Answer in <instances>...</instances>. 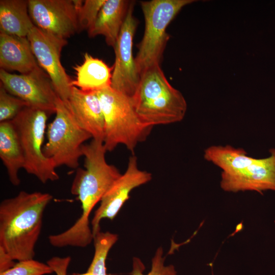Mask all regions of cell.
<instances>
[{
  "label": "cell",
  "instance_id": "6da1fadb",
  "mask_svg": "<svg viewBox=\"0 0 275 275\" xmlns=\"http://www.w3.org/2000/svg\"><path fill=\"white\" fill-rule=\"evenodd\" d=\"M52 199L41 192L20 191L0 204V247L14 260L34 259L44 210Z\"/></svg>",
  "mask_w": 275,
  "mask_h": 275
},
{
  "label": "cell",
  "instance_id": "7a4b0ae2",
  "mask_svg": "<svg viewBox=\"0 0 275 275\" xmlns=\"http://www.w3.org/2000/svg\"><path fill=\"white\" fill-rule=\"evenodd\" d=\"M131 98L141 120L153 127L180 122L187 111L185 99L170 84L160 65L150 67L141 74Z\"/></svg>",
  "mask_w": 275,
  "mask_h": 275
},
{
  "label": "cell",
  "instance_id": "3957f363",
  "mask_svg": "<svg viewBox=\"0 0 275 275\" xmlns=\"http://www.w3.org/2000/svg\"><path fill=\"white\" fill-rule=\"evenodd\" d=\"M104 119L103 145L112 151L119 144L134 153L145 141L153 126L144 123L133 106L131 98L111 87L97 91Z\"/></svg>",
  "mask_w": 275,
  "mask_h": 275
},
{
  "label": "cell",
  "instance_id": "277c9868",
  "mask_svg": "<svg viewBox=\"0 0 275 275\" xmlns=\"http://www.w3.org/2000/svg\"><path fill=\"white\" fill-rule=\"evenodd\" d=\"M194 0H152L141 2L145 19V30L137 45L135 57L140 74L150 67L160 65L170 35L168 25L185 6Z\"/></svg>",
  "mask_w": 275,
  "mask_h": 275
},
{
  "label": "cell",
  "instance_id": "5b68a950",
  "mask_svg": "<svg viewBox=\"0 0 275 275\" xmlns=\"http://www.w3.org/2000/svg\"><path fill=\"white\" fill-rule=\"evenodd\" d=\"M106 151L102 141L92 140L82 146L85 169L78 168L71 186V193L77 196L82 212L90 214L95 206L122 175L105 159Z\"/></svg>",
  "mask_w": 275,
  "mask_h": 275
},
{
  "label": "cell",
  "instance_id": "8992f818",
  "mask_svg": "<svg viewBox=\"0 0 275 275\" xmlns=\"http://www.w3.org/2000/svg\"><path fill=\"white\" fill-rule=\"evenodd\" d=\"M55 114L54 119L47 126V142L43 147V155L51 159L56 168L65 166L76 169L79 158L83 156L84 143L92 137L78 125L58 95Z\"/></svg>",
  "mask_w": 275,
  "mask_h": 275
},
{
  "label": "cell",
  "instance_id": "52a82bcc",
  "mask_svg": "<svg viewBox=\"0 0 275 275\" xmlns=\"http://www.w3.org/2000/svg\"><path fill=\"white\" fill-rule=\"evenodd\" d=\"M48 114L42 109L27 106L12 120L24 154L23 169L43 183L59 179L53 162L43 153Z\"/></svg>",
  "mask_w": 275,
  "mask_h": 275
},
{
  "label": "cell",
  "instance_id": "ba28073f",
  "mask_svg": "<svg viewBox=\"0 0 275 275\" xmlns=\"http://www.w3.org/2000/svg\"><path fill=\"white\" fill-rule=\"evenodd\" d=\"M27 38L40 67L49 76L57 94L66 102L73 87L72 80L66 73L60 60L61 51L67 44V40L35 25Z\"/></svg>",
  "mask_w": 275,
  "mask_h": 275
},
{
  "label": "cell",
  "instance_id": "9c48e42d",
  "mask_svg": "<svg viewBox=\"0 0 275 275\" xmlns=\"http://www.w3.org/2000/svg\"><path fill=\"white\" fill-rule=\"evenodd\" d=\"M1 84L11 94L29 106L55 113L58 96L45 72L38 66L30 73L16 74L0 69Z\"/></svg>",
  "mask_w": 275,
  "mask_h": 275
},
{
  "label": "cell",
  "instance_id": "30bf717a",
  "mask_svg": "<svg viewBox=\"0 0 275 275\" xmlns=\"http://www.w3.org/2000/svg\"><path fill=\"white\" fill-rule=\"evenodd\" d=\"M133 2L130 3L127 15L115 47L111 87L130 97L139 84L140 74L133 56V41L138 21L133 15Z\"/></svg>",
  "mask_w": 275,
  "mask_h": 275
},
{
  "label": "cell",
  "instance_id": "8fae6325",
  "mask_svg": "<svg viewBox=\"0 0 275 275\" xmlns=\"http://www.w3.org/2000/svg\"><path fill=\"white\" fill-rule=\"evenodd\" d=\"M82 1L28 0L34 25L66 39L78 31V8Z\"/></svg>",
  "mask_w": 275,
  "mask_h": 275
},
{
  "label": "cell",
  "instance_id": "7c38bea8",
  "mask_svg": "<svg viewBox=\"0 0 275 275\" xmlns=\"http://www.w3.org/2000/svg\"><path fill=\"white\" fill-rule=\"evenodd\" d=\"M151 174L140 170L138 159L132 155L129 158L126 170L104 195L91 221L93 236L100 231V222L103 218L113 220L135 188L151 180Z\"/></svg>",
  "mask_w": 275,
  "mask_h": 275
},
{
  "label": "cell",
  "instance_id": "4fadbf2b",
  "mask_svg": "<svg viewBox=\"0 0 275 275\" xmlns=\"http://www.w3.org/2000/svg\"><path fill=\"white\" fill-rule=\"evenodd\" d=\"M270 155L257 158L246 168L233 174H221V187L225 191H275V148L269 150Z\"/></svg>",
  "mask_w": 275,
  "mask_h": 275
},
{
  "label": "cell",
  "instance_id": "5bb4252c",
  "mask_svg": "<svg viewBox=\"0 0 275 275\" xmlns=\"http://www.w3.org/2000/svg\"><path fill=\"white\" fill-rule=\"evenodd\" d=\"M65 103L78 125L93 140L103 143L104 119L97 91H82L73 86Z\"/></svg>",
  "mask_w": 275,
  "mask_h": 275
},
{
  "label": "cell",
  "instance_id": "9a60e30c",
  "mask_svg": "<svg viewBox=\"0 0 275 275\" xmlns=\"http://www.w3.org/2000/svg\"><path fill=\"white\" fill-rule=\"evenodd\" d=\"M38 66L27 37L0 33L1 69L26 74Z\"/></svg>",
  "mask_w": 275,
  "mask_h": 275
},
{
  "label": "cell",
  "instance_id": "2e32d148",
  "mask_svg": "<svg viewBox=\"0 0 275 275\" xmlns=\"http://www.w3.org/2000/svg\"><path fill=\"white\" fill-rule=\"evenodd\" d=\"M130 3L125 0H106L88 30L89 37L103 35L107 44L114 48Z\"/></svg>",
  "mask_w": 275,
  "mask_h": 275
},
{
  "label": "cell",
  "instance_id": "e0dca14e",
  "mask_svg": "<svg viewBox=\"0 0 275 275\" xmlns=\"http://www.w3.org/2000/svg\"><path fill=\"white\" fill-rule=\"evenodd\" d=\"M0 158L7 169L9 179L14 186L20 183V169L25 159L19 138L12 120L0 122Z\"/></svg>",
  "mask_w": 275,
  "mask_h": 275
},
{
  "label": "cell",
  "instance_id": "ac0fdd59",
  "mask_svg": "<svg viewBox=\"0 0 275 275\" xmlns=\"http://www.w3.org/2000/svg\"><path fill=\"white\" fill-rule=\"evenodd\" d=\"M76 77L72 85L82 91H98L111 87L113 66L109 67L102 60L88 53L82 64L73 67Z\"/></svg>",
  "mask_w": 275,
  "mask_h": 275
},
{
  "label": "cell",
  "instance_id": "d6986e66",
  "mask_svg": "<svg viewBox=\"0 0 275 275\" xmlns=\"http://www.w3.org/2000/svg\"><path fill=\"white\" fill-rule=\"evenodd\" d=\"M34 26L29 13L28 1H0V33L27 37Z\"/></svg>",
  "mask_w": 275,
  "mask_h": 275
},
{
  "label": "cell",
  "instance_id": "ffe728a7",
  "mask_svg": "<svg viewBox=\"0 0 275 275\" xmlns=\"http://www.w3.org/2000/svg\"><path fill=\"white\" fill-rule=\"evenodd\" d=\"M204 159L222 170V173L238 172L252 164L257 158L248 155L244 149L230 145L211 146L204 150Z\"/></svg>",
  "mask_w": 275,
  "mask_h": 275
},
{
  "label": "cell",
  "instance_id": "44dd1931",
  "mask_svg": "<svg viewBox=\"0 0 275 275\" xmlns=\"http://www.w3.org/2000/svg\"><path fill=\"white\" fill-rule=\"evenodd\" d=\"M118 240V235L109 232H99L94 237L95 252L87 270L76 275H107L106 260L108 252Z\"/></svg>",
  "mask_w": 275,
  "mask_h": 275
},
{
  "label": "cell",
  "instance_id": "7402d4cb",
  "mask_svg": "<svg viewBox=\"0 0 275 275\" xmlns=\"http://www.w3.org/2000/svg\"><path fill=\"white\" fill-rule=\"evenodd\" d=\"M166 257L163 256L162 248H159L152 260L151 270L146 274L143 273L145 267L142 261L136 257L133 259L132 269L130 275H176L173 265H165Z\"/></svg>",
  "mask_w": 275,
  "mask_h": 275
},
{
  "label": "cell",
  "instance_id": "603a6c76",
  "mask_svg": "<svg viewBox=\"0 0 275 275\" xmlns=\"http://www.w3.org/2000/svg\"><path fill=\"white\" fill-rule=\"evenodd\" d=\"M27 106L24 101L9 93L1 84L0 122L13 120Z\"/></svg>",
  "mask_w": 275,
  "mask_h": 275
},
{
  "label": "cell",
  "instance_id": "cb8c5ba5",
  "mask_svg": "<svg viewBox=\"0 0 275 275\" xmlns=\"http://www.w3.org/2000/svg\"><path fill=\"white\" fill-rule=\"evenodd\" d=\"M106 0H86L78 8V31L88 30L93 24Z\"/></svg>",
  "mask_w": 275,
  "mask_h": 275
},
{
  "label": "cell",
  "instance_id": "d4e9b609",
  "mask_svg": "<svg viewBox=\"0 0 275 275\" xmlns=\"http://www.w3.org/2000/svg\"><path fill=\"white\" fill-rule=\"evenodd\" d=\"M53 272L47 264L31 259L18 261L9 269L0 275H45Z\"/></svg>",
  "mask_w": 275,
  "mask_h": 275
},
{
  "label": "cell",
  "instance_id": "484cf974",
  "mask_svg": "<svg viewBox=\"0 0 275 275\" xmlns=\"http://www.w3.org/2000/svg\"><path fill=\"white\" fill-rule=\"evenodd\" d=\"M71 260L70 256H54L47 260L46 263L57 275H67V270Z\"/></svg>",
  "mask_w": 275,
  "mask_h": 275
},
{
  "label": "cell",
  "instance_id": "4316f807",
  "mask_svg": "<svg viewBox=\"0 0 275 275\" xmlns=\"http://www.w3.org/2000/svg\"><path fill=\"white\" fill-rule=\"evenodd\" d=\"M11 256L0 247V273L13 267L16 263Z\"/></svg>",
  "mask_w": 275,
  "mask_h": 275
}]
</instances>
